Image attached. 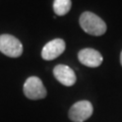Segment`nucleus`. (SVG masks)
Returning <instances> with one entry per match:
<instances>
[{
	"label": "nucleus",
	"instance_id": "nucleus-8",
	"mask_svg": "<svg viewBox=\"0 0 122 122\" xmlns=\"http://www.w3.org/2000/svg\"><path fill=\"white\" fill-rule=\"evenodd\" d=\"M53 8L57 15H65L71 8V0H54Z\"/></svg>",
	"mask_w": 122,
	"mask_h": 122
},
{
	"label": "nucleus",
	"instance_id": "nucleus-9",
	"mask_svg": "<svg viewBox=\"0 0 122 122\" xmlns=\"http://www.w3.org/2000/svg\"><path fill=\"white\" fill-rule=\"evenodd\" d=\"M120 63L122 65V51H121V54H120Z\"/></svg>",
	"mask_w": 122,
	"mask_h": 122
},
{
	"label": "nucleus",
	"instance_id": "nucleus-3",
	"mask_svg": "<svg viewBox=\"0 0 122 122\" xmlns=\"http://www.w3.org/2000/svg\"><path fill=\"white\" fill-rule=\"evenodd\" d=\"M24 94L30 100H41L47 96V91L39 77L30 76L24 83Z\"/></svg>",
	"mask_w": 122,
	"mask_h": 122
},
{
	"label": "nucleus",
	"instance_id": "nucleus-1",
	"mask_svg": "<svg viewBox=\"0 0 122 122\" xmlns=\"http://www.w3.org/2000/svg\"><path fill=\"white\" fill-rule=\"evenodd\" d=\"M79 25L86 34L92 36H102L107 30L105 21L97 14L90 11H86L81 15Z\"/></svg>",
	"mask_w": 122,
	"mask_h": 122
},
{
	"label": "nucleus",
	"instance_id": "nucleus-4",
	"mask_svg": "<svg viewBox=\"0 0 122 122\" xmlns=\"http://www.w3.org/2000/svg\"><path fill=\"white\" fill-rule=\"evenodd\" d=\"M94 111L93 105L89 101H78L71 106L68 117L73 122H83L92 116Z\"/></svg>",
	"mask_w": 122,
	"mask_h": 122
},
{
	"label": "nucleus",
	"instance_id": "nucleus-7",
	"mask_svg": "<svg viewBox=\"0 0 122 122\" xmlns=\"http://www.w3.org/2000/svg\"><path fill=\"white\" fill-rule=\"evenodd\" d=\"M78 60L87 67H98L103 62V56L95 49L86 48L78 52Z\"/></svg>",
	"mask_w": 122,
	"mask_h": 122
},
{
	"label": "nucleus",
	"instance_id": "nucleus-6",
	"mask_svg": "<svg viewBox=\"0 0 122 122\" xmlns=\"http://www.w3.org/2000/svg\"><path fill=\"white\" fill-rule=\"evenodd\" d=\"M55 78L58 81L61 85L65 86H73L76 81V75L74 71L69 66L64 65V64H58L54 67L53 70Z\"/></svg>",
	"mask_w": 122,
	"mask_h": 122
},
{
	"label": "nucleus",
	"instance_id": "nucleus-2",
	"mask_svg": "<svg viewBox=\"0 0 122 122\" xmlns=\"http://www.w3.org/2000/svg\"><path fill=\"white\" fill-rule=\"evenodd\" d=\"M24 47L20 41L11 35H1L0 36V52L4 55L16 58L22 54Z\"/></svg>",
	"mask_w": 122,
	"mask_h": 122
},
{
	"label": "nucleus",
	"instance_id": "nucleus-5",
	"mask_svg": "<svg viewBox=\"0 0 122 122\" xmlns=\"http://www.w3.org/2000/svg\"><path fill=\"white\" fill-rule=\"evenodd\" d=\"M65 47V42L62 39H54L48 42L42 49V58L48 61L55 59L64 52Z\"/></svg>",
	"mask_w": 122,
	"mask_h": 122
}]
</instances>
